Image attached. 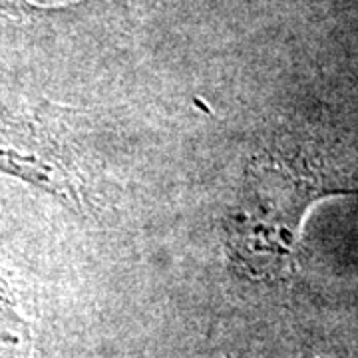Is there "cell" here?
<instances>
[{
    "instance_id": "1",
    "label": "cell",
    "mask_w": 358,
    "mask_h": 358,
    "mask_svg": "<svg viewBox=\"0 0 358 358\" xmlns=\"http://www.w3.org/2000/svg\"><path fill=\"white\" fill-rule=\"evenodd\" d=\"M331 193L348 192L327 183L305 157L282 152L255 155L227 223L235 265L255 277L291 271L308 205Z\"/></svg>"
},
{
    "instance_id": "5",
    "label": "cell",
    "mask_w": 358,
    "mask_h": 358,
    "mask_svg": "<svg viewBox=\"0 0 358 358\" xmlns=\"http://www.w3.org/2000/svg\"><path fill=\"white\" fill-rule=\"evenodd\" d=\"M305 358H317V357H310V355H308V357H305Z\"/></svg>"
},
{
    "instance_id": "2",
    "label": "cell",
    "mask_w": 358,
    "mask_h": 358,
    "mask_svg": "<svg viewBox=\"0 0 358 358\" xmlns=\"http://www.w3.org/2000/svg\"><path fill=\"white\" fill-rule=\"evenodd\" d=\"M0 169L48 192L78 211L88 207V178L68 134L52 124L16 120L0 126Z\"/></svg>"
},
{
    "instance_id": "3",
    "label": "cell",
    "mask_w": 358,
    "mask_h": 358,
    "mask_svg": "<svg viewBox=\"0 0 358 358\" xmlns=\"http://www.w3.org/2000/svg\"><path fill=\"white\" fill-rule=\"evenodd\" d=\"M32 348L30 327L0 293V358H28Z\"/></svg>"
},
{
    "instance_id": "4",
    "label": "cell",
    "mask_w": 358,
    "mask_h": 358,
    "mask_svg": "<svg viewBox=\"0 0 358 358\" xmlns=\"http://www.w3.org/2000/svg\"><path fill=\"white\" fill-rule=\"evenodd\" d=\"M80 4H84V2L50 6V4H34L30 0H0V14L14 18V20H24V18H38V16H46V14L60 13V10H70Z\"/></svg>"
}]
</instances>
